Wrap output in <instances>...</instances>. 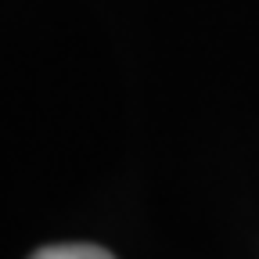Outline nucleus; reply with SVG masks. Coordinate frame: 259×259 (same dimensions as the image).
<instances>
[{"mask_svg": "<svg viewBox=\"0 0 259 259\" xmlns=\"http://www.w3.org/2000/svg\"><path fill=\"white\" fill-rule=\"evenodd\" d=\"M29 259H115L112 252H105L101 245H83V241H76V245H44V248H36Z\"/></svg>", "mask_w": 259, "mask_h": 259, "instance_id": "obj_1", "label": "nucleus"}]
</instances>
